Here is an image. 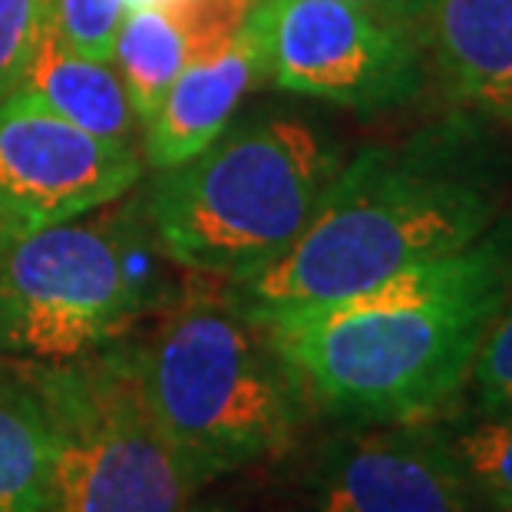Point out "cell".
<instances>
[{
    "instance_id": "obj_1",
    "label": "cell",
    "mask_w": 512,
    "mask_h": 512,
    "mask_svg": "<svg viewBox=\"0 0 512 512\" xmlns=\"http://www.w3.org/2000/svg\"><path fill=\"white\" fill-rule=\"evenodd\" d=\"M512 291V212L460 252L347 301L255 321L308 407L351 423L437 420L470 384Z\"/></svg>"
},
{
    "instance_id": "obj_2",
    "label": "cell",
    "mask_w": 512,
    "mask_h": 512,
    "mask_svg": "<svg viewBox=\"0 0 512 512\" xmlns=\"http://www.w3.org/2000/svg\"><path fill=\"white\" fill-rule=\"evenodd\" d=\"M503 199L496 159L460 123L367 146L344 162L298 242L222 294L252 321L347 301L473 245L506 212Z\"/></svg>"
},
{
    "instance_id": "obj_3",
    "label": "cell",
    "mask_w": 512,
    "mask_h": 512,
    "mask_svg": "<svg viewBox=\"0 0 512 512\" xmlns=\"http://www.w3.org/2000/svg\"><path fill=\"white\" fill-rule=\"evenodd\" d=\"M344 162L308 119L258 116L228 126L199 156L156 169L143 212L172 265L235 285L298 242Z\"/></svg>"
},
{
    "instance_id": "obj_4",
    "label": "cell",
    "mask_w": 512,
    "mask_h": 512,
    "mask_svg": "<svg viewBox=\"0 0 512 512\" xmlns=\"http://www.w3.org/2000/svg\"><path fill=\"white\" fill-rule=\"evenodd\" d=\"M136 364L159 427L199 486L288 453L311 410L265 331L222 291L172 301L159 328L136 341Z\"/></svg>"
},
{
    "instance_id": "obj_5",
    "label": "cell",
    "mask_w": 512,
    "mask_h": 512,
    "mask_svg": "<svg viewBox=\"0 0 512 512\" xmlns=\"http://www.w3.org/2000/svg\"><path fill=\"white\" fill-rule=\"evenodd\" d=\"M162 261L143 199L0 232V357L60 364L123 341L176 301Z\"/></svg>"
},
{
    "instance_id": "obj_6",
    "label": "cell",
    "mask_w": 512,
    "mask_h": 512,
    "mask_svg": "<svg viewBox=\"0 0 512 512\" xmlns=\"http://www.w3.org/2000/svg\"><path fill=\"white\" fill-rule=\"evenodd\" d=\"M47 413V512H182L199 483L152 413L136 341L60 364L20 361Z\"/></svg>"
},
{
    "instance_id": "obj_7",
    "label": "cell",
    "mask_w": 512,
    "mask_h": 512,
    "mask_svg": "<svg viewBox=\"0 0 512 512\" xmlns=\"http://www.w3.org/2000/svg\"><path fill=\"white\" fill-rule=\"evenodd\" d=\"M242 30L275 90L384 113L417 96L427 30L347 0H252Z\"/></svg>"
},
{
    "instance_id": "obj_8",
    "label": "cell",
    "mask_w": 512,
    "mask_h": 512,
    "mask_svg": "<svg viewBox=\"0 0 512 512\" xmlns=\"http://www.w3.org/2000/svg\"><path fill=\"white\" fill-rule=\"evenodd\" d=\"M143 179V149L90 136L27 93L0 100V232H37L119 202Z\"/></svg>"
},
{
    "instance_id": "obj_9",
    "label": "cell",
    "mask_w": 512,
    "mask_h": 512,
    "mask_svg": "<svg viewBox=\"0 0 512 512\" xmlns=\"http://www.w3.org/2000/svg\"><path fill=\"white\" fill-rule=\"evenodd\" d=\"M328 443L308 512H479V496L437 420L354 423Z\"/></svg>"
},
{
    "instance_id": "obj_10",
    "label": "cell",
    "mask_w": 512,
    "mask_h": 512,
    "mask_svg": "<svg viewBox=\"0 0 512 512\" xmlns=\"http://www.w3.org/2000/svg\"><path fill=\"white\" fill-rule=\"evenodd\" d=\"M258 83H265L258 53L238 27L176 76L143 123V159L152 169H172L199 156L232 126L238 106Z\"/></svg>"
},
{
    "instance_id": "obj_11",
    "label": "cell",
    "mask_w": 512,
    "mask_h": 512,
    "mask_svg": "<svg viewBox=\"0 0 512 512\" xmlns=\"http://www.w3.org/2000/svg\"><path fill=\"white\" fill-rule=\"evenodd\" d=\"M427 47L456 106L512 126V0H433Z\"/></svg>"
},
{
    "instance_id": "obj_12",
    "label": "cell",
    "mask_w": 512,
    "mask_h": 512,
    "mask_svg": "<svg viewBox=\"0 0 512 512\" xmlns=\"http://www.w3.org/2000/svg\"><path fill=\"white\" fill-rule=\"evenodd\" d=\"M20 93L37 100L43 110L57 113L90 136L136 146L143 136L139 116L113 60L76 53L43 27V37L17 83Z\"/></svg>"
},
{
    "instance_id": "obj_13",
    "label": "cell",
    "mask_w": 512,
    "mask_h": 512,
    "mask_svg": "<svg viewBox=\"0 0 512 512\" xmlns=\"http://www.w3.org/2000/svg\"><path fill=\"white\" fill-rule=\"evenodd\" d=\"M50 427L20 361H0V512H47Z\"/></svg>"
},
{
    "instance_id": "obj_14",
    "label": "cell",
    "mask_w": 512,
    "mask_h": 512,
    "mask_svg": "<svg viewBox=\"0 0 512 512\" xmlns=\"http://www.w3.org/2000/svg\"><path fill=\"white\" fill-rule=\"evenodd\" d=\"M202 57L189 24L172 7L126 10L113 43V67L123 80L139 126L156 113L159 100L176 83V76Z\"/></svg>"
},
{
    "instance_id": "obj_15",
    "label": "cell",
    "mask_w": 512,
    "mask_h": 512,
    "mask_svg": "<svg viewBox=\"0 0 512 512\" xmlns=\"http://www.w3.org/2000/svg\"><path fill=\"white\" fill-rule=\"evenodd\" d=\"M479 503L489 512L512 509V403L499 410H476L470 423L450 430Z\"/></svg>"
},
{
    "instance_id": "obj_16",
    "label": "cell",
    "mask_w": 512,
    "mask_h": 512,
    "mask_svg": "<svg viewBox=\"0 0 512 512\" xmlns=\"http://www.w3.org/2000/svg\"><path fill=\"white\" fill-rule=\"evenodd\" d=\"M47 30L76 53L113 60V43L126 17V0H43Z\"/></svg>"
},
{
    "instance_id": "obj_17",
    "label": "cell",
    "mask_w": 512,
    "mask_h": 512,
    "mask_svg": "<svg viewBox=\"0 0 512 512\" xmlns=\"http://www.w3.org/2000/svg\"><path fill=\"white\" fill-rule=\"evenodd\" d=\"M470 387L476 410H499L512 403V291L499 308L496 321L479 344V354L470 370Z\"/></svg>"
},
{
    "instance_id": "obj_18",
    "label": "cell",
    "mask_w": 512,
    "mask_h": 512,
    "mask_svg": "<svg viewBox=\"0 0 512 512\" xmlns=\"http://www.w3.org/2000/svg\"><path fill=\"white\" fill-rule=\"evenodd\" d=\"M47 27L43 0H0V100L17 90Z\"/></svg>"
},
{
    "instance_id": "obj_19",
    "label": "cell",
    "mask_w": 512,
    "mask_h": 512,
    "mask_svg": "<svg viewBox=\"0 0 512 512\" xmlns=\"http://www.w3.org/2000/svg\"><path fill=\"white\" fill-rule=\"evenodd\" d=\"M248 4H252V0H248ZM347 4H361L370 10H380V14H387V17L407 20V24H417V27L427 30L433 0H347Z\"/></svg>"
},
{
    "instance_id": "obj_20",
    "label": "cell",
    "mask_w": 512,
    "mask_h": 512,
    "mask_svg": "<svg viewBox=\"0 0 512 512\" xmlns=\"http://www.w3.org/2000/svg\"><path fill=\"white\" fill-rule=\"evenodd\" d=\"M185 4V0H126V7L133 10V7H179Z\"/></svg>"
},
{
    "instance_id": "obj_21",
    "label": "cell",
    "mask_w": 512,
    "mask_h": 512,
    "mask_svg": "<svg viewBox=\"0 0 512 512\" xmlns=\"http://www.w3.org/2000/svg\"><path fill=\"white\" fill-rule=\"evenodd\" d=\"M182 512H232V509H225V506H185Z\"/></svg>"
},
{
    "instance_id": "obj_22",
    "label": "cell",
    "mask_w": 512,
    "mask_h": 512,
    "mask_svg": "<svg viewBox=\"0 0 512 512\" xmlns=\"http://www.w3.org/2000/svg\"><path fill=\"white\" fill-rule=\"evenodd\" d=\"M503 512H512V509H503Z\"/></svg>"
}]
</instances>
